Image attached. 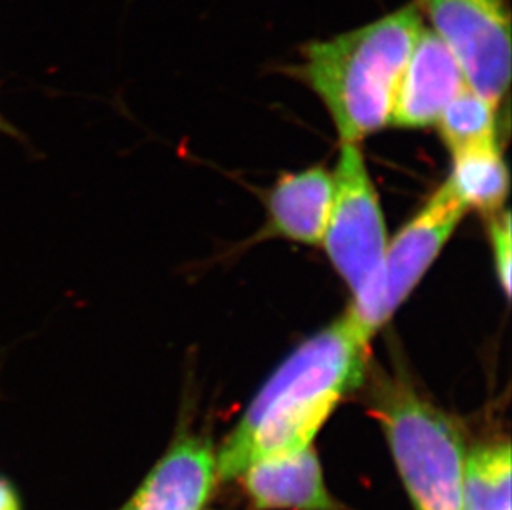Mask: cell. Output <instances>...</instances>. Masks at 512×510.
<instances>
[{
  "label": "cell",
  "instance_id": "30bf717a",
  "mask_svg": "<svg viewBox=\"0 0 512 510\" xmlns=\"http://www.w3.org/2000/svg\"><path fill=\"white\" fill-rule=\"evenodd\" d=\"M334 203V173L312 166L284 174L267 196L264 237L319 246Z\"/></svg>",
  "mask_w": 512,
  "mask_h": 510
},
{
  "label": "cell",
  "instance_id": "4fadbf2b",
  "mask_svg": "<svg viewBox=\"0 0 512 510\" xmlns=\"http://www.w3.org/2000/svg\"><path fill=\"white\" fill-rule=\"evenodd\" d=\"M498 113L493 105L464 87L436 123L451 154L498 143Z\"/></svg>",
  "mask_w": 512,
  "mask_h": 510
},
{
  "label": "cell",
  "instance_id": "9c48e42d",
  "mask_svg": "<svg viewBox=\"0 0 512 510\" xmlns=\"http://www.w3.org/2000/svg\"><path fill=\"white\" fill-rule=\"evenodd\" d=\"M237 479L257 510H335L312 444L256 461Z\"/></svg>",
  "mask_w": 512,
  "mask_h": 510
},
{
  "label": "cell",
  "instance_id": "52a82bcc",
  "mask_svg": "<svg viewBox=\"0 0 512 510\" xmlns=\"http://www.w3.org/2000/svg\"><path fill=\"white\" fill-rule=\"evenodd\" d=\"M464 87L468 85L455 53L423 25L401 73L388 125L410 130L436 125Z\"/></svg>",
  "mask_w": 512,
  "mask_h": 510
},
{
  "label": "cell",
  "instance_id": "9a60e30c",
  "mask_svg": "<svg viewBox=\"0 0 512 510\" xmlns=\"http://www.w3.org/2000/svg\"><path fill=\"white\" fill-rule=\"evenodd\" d=\"M0 510H22L17 492L4 477H0Z\"/></svg>",
  "mask_w": 512,
  "mask_h": 510
},
{
  "label": "cell",
  "instance_id": "7a4b0ae2",
  "mask_svg": "<svg viewBox=\"0 0 512 510\" xmlns=\"http://www.w3.org/2000/svg\"><path fill=\"white\" fill-rule=\"evenodd\" d=\"M423 25L420 7L410 4L302 49L294 72L324 103L340 143H360L390 123L401 73Z\"/></svg>",
  "mask_w": 512,
  "mask_h": 510
},
{
  "label": "cell",
  "instance_id": "3957f363",
  "mask_svg": "<svg viewBox=\"0 0 512 510\" xmlns=\"http://www.w3.org/2000/svg\"><path fill=\"white\" fill-rule=\"evenodd\" d=\"M368 413L382 426L415 510H461L468 451L455 419L418 393L403 373L377 370Z\"/></svg>",
  "mask_w": 512,
  "mask_h": 510
},
{
  "label": "cell",
  "instance_id": "8992f818",
  "mask_svg": "<svg viewBox=\"0 0 512 510\" xmlns=\"http://www.w3.org/2000/svg\"><path fill=\"white\" fill-rule=\"evenodd\" d=\"M416 5L455 53L466 85L499 111L511 82L508 0H420Z\"/></svg>",
  "mask_w": 512,
  "mask_h": 510
},
{
  "label": "cell",
  "instance_id": "2e32d148",
  "mask_svg": "<svg viewBox=\"0 0 512 510\" xmlns=\"http://www.w3.org/2000/svg\"><path fill=\"white\" fill-rule=\"evenodd\" d=\"M0 133L12 136V138H19V131L15 130L14 126L10 125L2 115H0Z\"/></svg>",
  "mask_w": 512,
  "mask_h": 510
},
{
  "label": "cell",
  "instance_id": "5b68a950",
  "mask_svg": "<svg viewBox=\"0 0 512 510\" xmlns=\"http://www.w3.org/2000/svg\"><path fill=\"white\" fill-rule=\"evenodd\" d=\"M322 246L353 299L368 289L382 267L387 226L360 143H340L334 203Z\"/></svg>",
  "mask_w": 512,
  "mask_h": 510
},
{
  "label": "cell",
  "instance_id": "5bb4252c",
  "mask_svg": "<svg viewBox=\"0 0 512 510\" xmlns=\"http://www.w3.org/2000/svg\"><path fill=\"white\" fill-rule=\"evenodd\" d=\"M489 241L493 249L494 267L504 295L511 294V216L508 211L494 212L489 216Z\"/></svg>",
  "mask_w": 512,
  "mask_h": 510
},
{
  "label": "cell",
  "instance_id": "6da1fadb",
  "mask_svg": "<svg viewBox=\"0 0 512 510\" xmlns=\"http://www.w3.org/2000/svg\"><path fill=\"white\" fill-rule=\"evenodd\" d=\"M370 340L347 308L295 348L216 454L219 479H237L256 461L310 446L340 401L367 380Z\"/></svg>",
  "mask_w": 512,
  "mask_h": 510
},
{
  "label": "cell",
  "instance_id": "277c9868",
  "mask_svg": "<svg viewBox=\"0 0 512 510\" xmlns=\"http://www.w3.org/2000/svg\"><path fill=\"white\" fill-rule=\"evenodd\" d=\"M466 212V204L445 181L388 242L377 277L348 307L370 337L410 297Z\"/></svg>",
  "mask_w": 512,
  "mask_h": 510
},
{
  "label": "cell",
  "instance_id": "7c38bea8",
  "mask_svg": "<svg viewBox=\"0 0 512 510\" xmlns=\"http://www.w3.org/2000/svg\"><path fill=\"white\" fill-rule=\"evenodd\" d=\"M511 448L488 444L468 454L461 510H511Z\"/></svg>",
  "mask_w": 512,
  "mask_h": 510
},
{
  "label": "cell",
  "instance_id": "ba28073f",
  "mask_svg": "<svg viewBox=\"0 0 512 510\" xmlns=\"http://www.w3.org/2000/svg\"><path fill=\"white\" fill-rule=\"evenodd\" d=\"M216 479L218 462L211 443L183 436L121 510H204Z\"/></svg>",
  "mask_w": 512,
  "mask_h": 510
},
{
  "label": "cell",
  "instance_id": "8fae6325",
  "mask_svg": "<svg viewBox=\"0 0 512 510\" xmlns=\"http://www.w3.org/2000/svg\"><path fill=\"white\" fill-rule=\"evenodd\" d=\"M466 207L484 214L501 211L509 193V171L498 143L453 154V169L446 179Z\"/></svg>",
  "mask_w": 512,
  "mask_h": 510
}]
</instances>
